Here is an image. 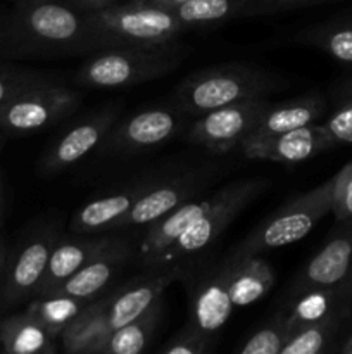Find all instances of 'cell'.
<instances>
[{
    "label": "cell",
    "mask_w": 352,
    "mask_h": 354,
    "mask_svg": "<svg viewBox=\"0 0 352 354\" xmlns=\"http://www.w3.org/2000/svg\"><path fill=\"white\" fill-rule=\"evenodd\" d=\"M7 57H69L93 54L86 12L57 0H17L0 28Z\"/></svg>",
    "instance_id": "1"
},
{
    "label": "cell",
    "mask_w": 352,
    "mask_h": 354,
    "mask_svg": "<svg viewBox=\"0 0 352 354\" xmlns=\"http://www.w3.org/2000/svg\"><path fill=\"white\" fill-rule=\"evenodd\" d=\"M282 86L285 82L268 69L245 62H226L186 76L176 88V100L183 113L199 116L226 104L268 99Z\"/></svg>",
    "instance_id": "2"
},
{
    "label": "cell",
    "mask_w": 352,
    "mask_h": 354,
    "mask_svg": "<svg viewBox=\"0 0 352 354\" xmlns=\"http://www.w3.org/2000/svg\"><path fill=\"white\" fill-rule=\"evenodd\" d=\"M93 54L106 48L144 47L175 41L185 30L168 7L131 0L86 12Z\"/></svg>",
    "instance_id": "3"
},
{
    "label": "cell",
    "mask_w": 352,
    "mask_h": 354,
    "mask_svg": "<svg viewBox=\"0 0 352 354\" xmlns=\"http://www.w3.org/2000/svg\"><path fill=\"white\" fill-rule=\"evenodd\" d=\"M185 55L186 47L176 40L162 45L106 48L86 59L75 80L85 88H126L169 75Z\"/></svg>",
    "instance_id": "4"
},
{
    "label": "cell",
    "mask_w": 352,
    "mask_h": 354,
    "mask_svg": "<svg viewBox=\"0 0 352 354\" xmlns=\"http://www.w3.org/2000/svg\"><path fill=\"white\" fill-rule=\"evenodd\" d=\"M269 182L264 178H240L217 190V199L199 220L190 225L155 261L152 268L179 270L188 265L190 259L197 258L211 248L223 235L228 225L254 203ZM150 270V268H148Z\"/></svg>",
    "instance_id": "5"
},
{
    "label": "cell",
    "mask_w": 352,
    "mask_h": 354,
    "mask_svg": "<svg viewBox=\"0 0 352 354\" xmlns=\"http://www.w3.org/2000/svg\"><path fill=\"white\" fill-rule=\"evenodd\" d=\"M333 185L335 176H331L321 185L290 199L261 221L231 252L261 254L304 239L328 213H331Z\"/></svg>",
    "instance_id": "6"
},
{
    "label": "cell",
    "mask_w": 352,
    "mask_h": 354,
    "mask_svg": "<svg viewBox=\"0 0 352 354\" xmlns=\"http://www.w3.org/2000/svg\"><path fill=\"white\" fill-rule=\"evenodd\" d=\"M81 93L54 78L17 93L0 109V131L28 135L47 130L75 114Z\"/></svg>",
    "instance_id": "7"
},
{
    "label": "cell",
    "mask_w": 352,
    "mask_h": 354,
    "mask_svg": "<svg viewBox=\"0 0 352 354\" xmlns=\"http://www.w3.org/2000/svg\"><path fill=\"white\" fill-rule=\"evenodd\" d=\"M176 273L188 292V325L217 337L235 310L230 292V256L206 265H185Z\"/></svg>",
    "instance_id": "8"
},
{
    "label": "cell",
    "mask_w": 352,
    "mask_h": 354,
    "mask_svg": "<svg viewBox=\"0 0 352 354\" xmlns=\"http://www.w3.org/2000/svg\"><path fill=\"white\" fill-rule=\"evenodd\" d=\"M61 235L59 223L52 221L31 230L16 248L9 249L0 313L33 299Z\"/></svg>",
    "instance_id": "9"
},
{
    "label": "cell",
    "mask_w": 352,
    "mask_h": 354,
    "mask_svg": "<svg viewBox=\"0 0 352 354\" xmlns=\"http://www.w3.org/2000/svg\"><path fill=\"white\" fill-rule=\"evenodd\" d=\"M268 104V99H248L199 114L188 130V140L214 154L235 151L254 130Z\"/></svg>",
    "instance_id": "10"
},
{
    "label": "cell",
    "mask_w": 352,
    "mask_h": 354,
    "mask_svg": "<svg viewBox=\"0 0 352 354\" xmlns=\"http://www.w3.org/2000/svg\"><path fill=\"white\" fill-rule=\"evenodd\" d=\"M119 107L107 106L72 121L55 135L40 158L38 171L43 176H55L85 158L90 151L102 144L110 127L116 123Z\"/></svg>",
    "instance_id": "11"
},
{
    "label": "cell",
    "mask_w": 352,
    "mask_h": 354,
    "mask_svg": "<svg viewBox=\"0 0 352 354\" xmlns=\"http://www.w3.org/2000/svg\"><path fill=\"white\" fill-rule=\"evenodd\" d=\"M217 176L216 168H197L183 173V175L169 176V178H155L147 192L133 204L126 216L117 225V230L128 227H145L154 223L178 207L179 204L193 199L209 185Z\"/></svg>",
    "instance_id": "12"
},
{
    "label": "cell",
    "mask_w": 352,
    "mask_h": 354,
    "mask_svg": "<svg viewBox=\"0 0 352 354\" xmlns=\"http://www.w3.org/2000/svg\"><path fill=\"white\" fill-rule=\"evenodd\" d=\"M182 128V118L176 111L152 107L140 111L110 127L102 142L106 154H137L162 145Z\"/></svg>",
    "instance_id": "13"
},
{
    "label": "cell",
    "mask_w": 352,
    "mask_h": 354,
    "mask_svg": "<svg viewBox=\"0 0 352 354\" xmlns=\"http://www.w3.org/2000/svg\"><path fill=\"white\" fill-rule=\"evenodd\" d=\"M175 279H178L175 270L150 268L148 273L135 277L130 282L107 289L102 294V304L110 330L147 313L162 299L164 290Z\"/></svg>",
    "instance_id": "14"
},
{
    "label": "cell",
    "mask_w": 352,
    "mask_h": 354,
    "mask_svg": "<svg viewBox=\"0 0 352 354\" xmlns=\"http://www.w3.org/2000/svg\"><path fill=\"white\" fill-rule=\"evenodd\" d=\"M335 147L323 124H307L285 133L242 142L238 151L251 161H271L297 165L320 152Z\"/></svg>",
    "instance_id": "15"
},
{
    "label": "cell",
    "mask_w": 352,
    "mask_h": 354,
    "mask_svg": "<svg viewBox=\"0 0 352 354\" xmlns=\"http://www.w3.org/2000/svg\"><path fill=\"white\" fill-rule=\"evenodd\" d=\"M352 275V220L338 221V228L326 244L309 259L293 280L292 294L300 296L307 290L344 283Z\"/></svg>",
    "instance_id": "16"
},
{
    "label": "cell",
    "mask_w": 352,
    "mask_h": 354,
    "mask_svg": "<svg viewBox=\"0 0 352 354\" xmlns=\"http://www.w3.org/2000/svg\"><path fill=\"white\" fill-rule=\"evenodd\" d=\"M131 245L124 239L113 237L109 244L86 265H83L75 275L69 277L57 292L79 299H95L106 292L117 273L131 259Z\"/></svg>",
    "instance_id": "17"
},
{
    "label": "cell",
    "mask_w": 352,
    "mask_h": 354,
    "mask_svg": "<svg viewBox=\"0 0 352 354\" xmlns=\"http://www.w3.org/2000/svg\"><path fill=\"white\" fill-rule=\"evenodd\" d=\"M154 180L155 178L138 180L116 192L86 203L72 214L71 221H69V232L97 235L117 230L121 220L126 216L133 204L144 196V192H147Z\"/></svg>",
    "instance_id": "18"
},
{
    "label": "cell",
    "mask_w": 352,
    "mask_h": 354,
    "mask_svg": "<svg viewBox=\"0 0 352 354\" xmlns=\"http://www.w3.org/2000/svg\"><path fill=\"white\" fill-rule=\"evenodd\" d=\"M113 237H99L90 234H69L61 235L48 259L43 280L38 287L35 297L48 296L57 292L62 283L75 275L83 265L99 254Z\"/></svg>",
    "instance_id": "19"
},
{
    "label": "cell",
    "mask_w": 352,
    "mask_h": 354,
    "mask_svg": "<svg viewBox=\"0 0 352 354\" xmlns=\"http://www.w3.org/2000/svg\"><path fill=\"white\" fill-rule=\"evenodd\" d=\"M324 111H326V102L317 93H309V95L297 97L285 102H269L259 116L254 130L245 140L285 133V131L297 130L307 124H314L316 120L323 116Z\"/></svg>",
    "instance_id": "20"
},
{
    "label": "cell",
    "mask_w": 352,
    "mask_h": 354,
    "mask_svg": "<svg viewBox=\"0 0 352 354\" xmlns=\"http://www.w3.org/2000/svg\"><path fill=\"white\" fill-rule=\"evenodd\" d=\"M275 282V270L261 254H235L230 251V292L235 308L257 303Z\"/></svg>",
    "instance_id": "21"
},
{
    "label": "cell",
    "mask_w": 352,
    "mask_h": 354,
    "mask_svg": "<svg viewBox=\"0 0 352 354\" xmlns=\"http://www.w3.org/2000/svg\"><path fill=\"white\" fill-rule=\"evenodd\" d=\"M352 308V280L331 287L307 290L295 296L290 313H286L290 332L299 330L300 327L320 322L338 311Z\"/></svg>",
    "instance_id": "22"
},
{
    "label": "cell",
    "mask_w": 352,
    "mask_h": 354,
    "mask_svg": "<svg viewBox=\"0 0 352 354\" xmlns=\"http://www.w3.org/2000/svg\"><path fill=\"white\" fill-rule=\"evenodd\" d=\"M57 339L26 310L0 317V346L6 354H52Z\"/></svg>",
    "instance_id": "23"
},
{
    "label": "cell",
    "mask_w": 352,
    "mask_h": 354,
    "mask_svg": "<svg viewBox=\"0 0 352 354\" xmlns=\"http://www.w3.org/2000/svg\"><path fill=\"white\" fill-rule=\"evenodd\" d=\"M110 327L104 313L102 294L90 301L81 313L61 334L62 349L68 354H100Z\"/></svg>",
    "instance_id": "24"
},
{
    "label": "cell",
    "mask_w": 352,
    "mask_h": 354,
    "mask_svg": "<svg viewBox=\"0 0 352 354\" xmlns=\"http://www.w3.org/2000/svg\"><path fill=\"white\" fill-rule=\"evenodd\" d=\"M293 41L317 48L342 64H352V12L306 28L293 37Z\"/></svg>",
    "instance_id": "25"
},
{
    "label": "cell",
    "mask_w": 352,
    "mask_h": 354,
    "mask_svg": "<svg viewBox=\"0 0 352 354\" xmlns=\"http://www.w3.org/2000/svg\"><path fill=\"white\" fill-rule=\"evenodd\" d=\"M162 313L164 301L161 299L137 320L110 330L100 348V354H140L152 341Z\"/></svg>",
    "instance_id": "26"
},
{
    "label": "cell",
    "mask_w": 352,
    "mask_h": 354,
    "mask_svg": "<svg viewBox=\"0 0 352 354\" xmlns=\"http://www.w3.org/2000/svg\"><path fill=\"white\" fill-rule=\"evenodd\" d=\"M88 303L90 299H79V297L54 292L48 296L33 297L26 311L33 315L55 339H59L64 328L81 313L83 308Z\"/></svg>",
    "instance_id": "27"
},
{
    "label": "cell",
    "mask_w": 352,
    "mask_h": 354,
    "mask_svg": "<svg viewBox=\"0 0 352 354\" xmlns=\"http://www.w3.org/2000/svg\"><path fill=\"white\" fill-rule=\"evenodd\" d=\"M351 310L338 311V313L330 315L320 322L300 327L299 330L293 332L286 341L282 354H317L326 349L331 339L342 327L345 318L349 317Z\"/></svg>",
    "instance_id": "28"
},
{
    "label": "cell",
    "mask_w": 352,
    "mask_h": 354,
    "mask_svg": "<svg viewBox=\"0 0 352 354\" xmlns=\"http://www.w3.org/2000/svg\"><path fill=\"white\" fill-rule=\"evenodd\" d=\"M244 2L245 0H186L169 6L168 9L182 21L183 26L193 28L238 17Z\"/></svg>",
    "instance_id": "29"
},
{
    "label": "cell",
    "mask_w": 352,
    "mask_h": 354,
    "mask_svg": "<svg viewBox=\"0 0 352 354\" xmlns=\"http://www.w3.org/2000/svg\"><path fill=\"white\" fill-rule=\"evenodd\" d=\"M289 320L286 313L276 315L275 318L262 325L259 330H255L244 344L240 346V354H282L286 341L290 339Z\"/></svg>",
    "instance_id": "30"
},
{
    "label": "cell",
    "mask_w": 352,
    "mask_h": 354,
    "mask_svg": "<svg viewBox=\"0 0 352 354\" xmlns=\"http://www.w3.org/2000/svg\"><path fill=\"white\" fill-rule=\"evenodd\" d=\"M55 76L45 75V73H31V71H16L0 66V109L9 102L10 99L24 90L31 88L40 83L50 82Z\"/></svg>",
    "instance_id": "31"
},
{
    "label": "cell",
    "mask_w": 352,
    "mask_h": 354,
    "mask_svg": "<svg viewBox=\"0 0 352 354\" xmlns=\"http://www.w3.org/2000/svg\"><path fill=\"white\" fill-rule=\"evenodd\" d=\"M214 344L216 337L197 330L192 325H186L178 334L173 335L159 351L162 354H204L209 353Z\"/></svg>",
    "instance_id": "32"
},
{
    "label": "cell",
    "mask_w": 352,
    "mask_h": 354,
    "mask_svg": "<svg viewBox=\"0 0 352 354\" xmlns=\"http://www.w3.org/2000/svg\"><path fill=\"white\" fill-rule=\"evenodd\" d=\"M331 213L337 221L352 220V161L335 175Z\"/></svg>",
    "instance_id": "33"
},
{
    "label": "cell",
    "mask_w": 352,
    "mask_h": 354,
    "mask_svg": "<svg viewBox=\"0 0 352 354\" xmlns=\"http://www.w3.org/2000/svg\"><path fill=\"white\" fill-rule=\"evenodd\" d=\"M335 147L340 144H352V99L340 100L335 113L323 123Z\"/></svg>",
    "instance_id": "34"
},
{
    "label": "cell",
    "mask_w": 352,
    "mask_h": 354,
    "mask_svg": "<svg viewBox=\"0 0 352 354\" xmlns=\"http://www.w3.org/2000/svg\"><path fill=\"white\" fill-rule=\"evenodd\" d=\"M317 2H324V0H245L238 16H271V14L286 12V10Z\"/></svg>",
    "instance_id": "35"
},
{
    "label": "cell",
    "mask_w": 352,
    "mask_h": 354,
    "mask_svg": "<svg viewBox=\"0 0 352 354\" xmlns=\"http://www.w3.org/2000/svg\"><path fill=\"white\" fill-rule=\"evenodd\" d=\"M57 2L66 3L69 7H75V9L83 10V12H93V10L114 6V3L121 2V0H57Z\"/></svg>",
    "instance_id": "36"
},
{
    "label": "cell",
    "mask_w": 352,
    "mask_h": 354,
    "mask_svg": "<svg viewBox=\"0 0 352 354\" xmlns=\"http://www.w3.org/2000/svg\"><path fill=\"white\" fill-rule=\"evenodd\" d=\"M9 244L6 239L0 235V308H2L3 297V286H6V270H7V258H9Z\"/></svg>",
    "instance_id": "37"
},
{
    "label": "cell",
    "mask_w": 352,
    "mask_h": 354,
    "mask_svg": "<svg viewBox=\"0 0 352 354\" xmlns=\"http://www.w3.org/2000/svg\"><path fill=\"white\" fill-rule=\"evenodd\" d=\"M335 97H337L338 102H340V100L352 99V78L347 80V82L342 83V85L338 86L337 92H335Z\"/></svg>",
    "instance_id": "38"
},
{
    "label": "cell",
    "mask_w": 352,
    "mask_h": 354,
    "mask_svg": "<svg viewBox=\"0 0 352 354\" xmlns=\"http://www.w3.org/2000/svg\"><path fill=\"white\" fill-rule=\"evenodd\" d=\"M152 3H157V6L162 7H169V6H176V3L186 2V0H150Z\"/></svg>",
    "instance_id": "39"
},
{
    "label": "cell",
    "mask_w": 352,
    "mask_h": 354,
    "mask_svg": "<svg viewBox=\"0 0 352 354\" xmlns=\"http://www.w3.org/2000/svg\"><path fill=\"white\" fill-rule=\"evenodd\" d=\"M342 353H344V354H352V334L349 335L347 341H345L344 346H342Z\"/></svg>",
    "instance_id": "40"
},
{
    "label": "cell",
    "mask_w": 352,
    "mask_h": 354,
    "mask_svg": "<svg viewBox=\"0 0 352 354\" xmlns=\"http://www.w3.org/2000/svg\"><path fill=\"white\" fill-rule=\"evenodd\" d=\"M2 211H3V197H2V182H0V225H2Z\"/></svg>",
    "instance_id": "41"
},
{
    "label": "cell",
    "mask_w": 352,
    "mask_h": 354,
    "mask_svg": "<svg viewBox=\"0 0 352 354\" xmlns=\"http://www.w3.org/2000/svg\"><path fill=\"white\" fill-rule=\"evenodd\" d=\"M0 151H2V140H0Z\"/></svg>",
    "instance_id": "42"
},
{
    "label": "cell",
    "mask_w": 352,
    "mask_h": 354,
    "mask_svg": "<svg viewBox=\"0 0 352 354\" xmlns=\"http://www.w3.org/2000/svg\"><path fill=\"white\" fill-rule=\"evenodd\" d=\"M0 353H2V346H0Z\"/></svg>",
    "instance_id": "43"
},
{
    "label": "cell",
    "mask_w": 352,
    "mask_h": 354,
    "mask_svg": "<svg viewBox=\"0 0 352 354\" xmlns=\"http://www.w3.org/2000/svg\"><path fill=\"white\" fill-rule=\"evenodd\" d=\"M351 280H352V275H351Z\"/></svg>",
    "instance_id": "44"
}]
</instances>
